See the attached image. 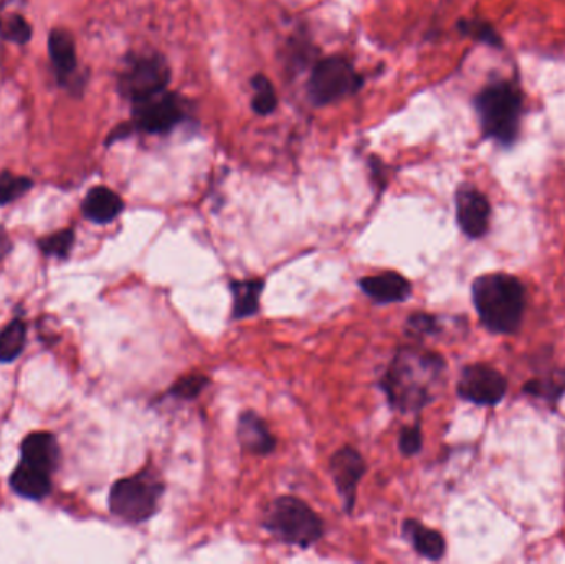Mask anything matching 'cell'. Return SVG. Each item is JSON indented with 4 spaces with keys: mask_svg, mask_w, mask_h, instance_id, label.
I'll return each mask as SVG.
<instances>
[{
    "mask_svg": "<svg viewBox=\"0 0 565 564\" xmlns=\"http://www.w3.org/2000/svg\"><path fill=\"white\" fill-rule=\"evenodd\" d=\"M447 363L434 351L402 348L384 374L380 388L387 401L403 414L418 412L437 398Z\"/></svg>",
    "mask_w": 565,
    "mask_h": 564,
    "instance_id": "1",
    "label": "cell"
},
{
    "mask_svg": "<svg viewBox=\"0 0 565 564\" xmlns=\"http://www.w3.org/2000/svg\"><path fill=\"white\" fill-rule=\"evenodd\" d=\"M473 305L479 322L494 335H513L523 325L526 288L514 275H479L472 285Z\"/></svg>",
    "mask_w": 565,
    "mask_h": 564,
    "instance_id": "2",
    "label": "cell"
},
{
    "mask_svg": "<svg viewBox=\"0 0 565 564\" xmlns=\"http://www.w3.org/2000/svg\"><path fill=\"white\" fill-rule=\"evenodd\" d=\"M475 108L482 135L488 139L506 148L517 141L524 98L516 84L500 80L487 85L476 95Z\"/></svg>",
    "mask_w": 565,
    "mask_h": 564,
    "instance_id": "3",
    "label": "cell"
},
{
    "mask_svg": "<svg viewBox=\"0 0 565 564\" xmlns=\"http://www.w3.org/2000/svg\"><path fill=\"white\" fill-rule=\"evenodd\" d=\"M263 526L269 535L291 547L310 548L325 535L321 516L297 497H278L263 515Z\"/></svg>",
    "mask_w": 565,
    "mask_h": 564,
    "instance_id": "4",
    "label": "cell"
},
{
    "mask_svg": "<svg viewBox=\"0 0 565 564\" xmlns=\"http://www.w3.org/2000/svg\"><path fill=\"white\" fill-rule=\"evenodd\" d=\"M166 485L151 468L114 481L110 490V512L126 523L148 522L163 499Z\"/></svg>",
    "mask_w": 565,
    "mask_h": 564,
    "instance_id": "5",
    "label": "cell"
},
{
    "mask_svg": "<svg viewBox=\"0 0 565 564\" xmlns=\"http://www.w3.org/2000/svg\"><path fill=\"white\" fill-rule=\"evenodd\" d=\"M362 87V78L349 60L342 57H328L321 60L311 73L310 98L317 106L335 103Z\"/></svg>",
    "mask_w": 565,
    "mask_h": 564,
    "instance_id": "6",
    "label": "cell"
},
{
    "mask_svg": "<svg viewBox=\"0 0 565 564\" xmlns=\"http://www.w3.org/2000/svg\"><path fill=\"white\" fill-rule=\"evenodd\" d=\"M170 80L171 70L164 57H138L121 73L120 91L136 103L166 91Z\"/></svg>",
    "mask_w": 565,
    "mask_h": 564,
    "instance_id": "7",
    "label": "cell"
},
{
    "mask_svg": "<svg viewBox=\"0 0 565 564\" xmlns=\"http://www.w3.org/2000/svg\"><path fill=\"white\" fill-rule=\"evenodd\" d=\"M463 401L476 405H497L507 392V379L490 364H468L460 374L456 386Z\"/></svg>",
    "mask_w": 565,
    "mask_h": 564,
    "instance_id": "8",
    "label": "cell"
},
{
    "mask_svg": "<svg viewBox=\"0 0 565 564\" xmlns=\"http://www.w3.org/2000/svg\"><path fill=\"white\" fill-rule=\"evenodd\" d=\"M184 106L174 93L154 95L135 103V126L149 135H166L183 122Z\"/></svg>",
    "mask_w": 565,
    "mask_h": 564,
    "instance_id": "9",
    "label": "cell"
},
{
    "mask_svg": "<svg viewBox=\"0 0 565 564\" xmlns=\"http://www.w3.org/2000/svg\"><path fill=\"white\" fill-rule=\"evenodd\" d=\"M456 222L468 239L487 236L491 224V204L487 196L473 186H462L455 196Z\"/></svg>",
    "mask_w": 565,
    "mask_h": 564,
    "instance_id": "10",
    "label": "cell"
},
{
    "mask_svg": "<svg viewBox=\"0 0 565 564\" xmlns=\"http://www.w3.org/2000/svg\"><path fill=\"white\" fill-rule=\"evenodd\" d=\"M329 471L335 478L336 488L344 503L346 512L352 513L355 497H357L359 481H361L362 475L366 474V461L357 450L346 446L332 455Z\"/></svg>",
    "mask_w": 565,
    "mask_h": 564,
    "instance_id": "11",
    "label": "cell"
},
{
    "mask_svg": "<svg viewBox=\"0 0 565 564\" xmlns=\"http://www.w3.org/2000/svg\"><path fill=\"white\" fill-rule=\"evenodd\" d=\"M62 450L52 433H32L22 440L21 464L53 475L59 468Z\"/></svg>",
    "mask_w": 565,
    "mask_h": 564,
    "instance_id": "12",
    "label": "cell"
},
{
    "mask_svg": "<svg viewBox=\"0 0 565 564\" xmlns=\"http://www.w3.org/2000/svg\"><path fill=\"white\" fill-rule=\"evenodd\" d=\"M237 439L241 449L252 455H269L276 449V439L265 421L253 411H246L238 419Z\"/></svg>",
    "mask_w": 565,
    "mask_h": 564,
    "instance_id": "13",
    "label": "cell"
},
{
    "mask_svg": "<svg viewBox=\"0 0 565 564\" xmlns=\"http://www.w3.org/2000/svg\"><path fill=\"white\" fill-rule=\"evenodd\" d=\"M359 287L376 303L405 302L412 294V284L397 272H384L359 280Z\"/></svg>",
    "mask_w": 565,
    "mask_h": 564,
    "instance_id": "14",
    "label": "cell"
},
{
    "mask_svg": "<svg viewBox=\"0 0 565 564\" xmlns=\"http://www.w3.org/2000/svg\"><path fill=\"white\" fill-rule=\"evenodd\" d=\"M405 540L411 541L414 550L427 560L438 561L445 556L447 541L443 535L422 525L417 519H405L402 525Z\"/></svg>",
    "mask_w": 565,
    "mask_h": 564,
    "instance_id": "15",
    "label": "cell"
},
{
    "mask_svg": "<svg viewBox=\"0 0 565 564\" xmlns=\"http://www.w3.org/2000/svg\"><path fill=\"white\" fill-rule=\"evenodd\" d=\"M125 209V202L108 187H95L85 198L81 211L95 224H110Z\"/></svg>",
    "mask_w": 565,
    "mask_h": 564,
    "instance_id": "16",
    "label": "cell"
},
{
    "mask_svg": "<svg viewBox=\"0 0 565 564\" xmlns=\"http://www.w3.org/2000/svg\"><path fill=\"white\" fill-rule=\"evenodd\" d=\"M9 484L22 499L43 500L52 492V475L35 471L24 464H18L17 468L12 472Z\"/></svg>",
    "mask_w": 565,
    "mask_h": 564,
    "instance_id": "17",
    "label": "cell"
},
{
    "mask_svg": "<svg viewBox=\"0 0 565 564\" xmlns=\"http://www.w3.org/2000/svg\"><path fill=\"white\" fill-rule=\"evenodd\" d=\"M234 305H231V318L243 319L256 315L260 310V297H262L265 280L252 278V280H235L230 285Z\"/></svg>",
    "mask_w": 565,
    "mask_h": 564,
    "instance_id": "18",
    "label": "cell"
},
{
    "mask_svg": "<svg viewBox=\"0 0 565 564\" xmlns=\"http://www.w3.org/2000/svg\"><path fill=\"white\" fill-rule=\"evenodd\" d=\"M49 50L56 75L60 80H66L76 68L75 43L72 35L65 30H53L50 34Z\"/></svg>",
    "mask_w": 565,
    "mask_h": 564,
    "instance_id": "19",
    "label": "cell"
},
{
    "mask_svg": "<svg viewBox=\"0 0 565 564\" xmlns=\"http://www.w3.org/2000/svg\"><path fill=\"white\" fill-rule=\"evenodd\" d=\"M27 344V323L22 318L12 319L0 331V363H14Z\"/></svg>",
    "mask_w": 565,
    "mask_h": 564,
    "instance_id": "20",
    "label": "cell"
},
{
    "mask_svg": "<svg viewBox=\"0 0 565 564\" xmlns=\"http://www.w3.org/2000/svg\"><path fill=\"white\" fill-rule=\"evenodd\" d=\"M252 87L255 90V97L252 101L255 113L262 116L272 115L276 104H278V97H276L272 80L263 77V75H256V77H253Z\"/></svg>",
    "mask_w": 565,
    "mask_h": 564,
    "instance_id": "21",
    "label": "cell"
},
{
    "mask_svg": "<svg viewBox=\"0 0 565 564\" xmlns=\"http://www.w3.org/2000/svg\"><path fill=\"white\" fill-rule=\"evenodd\" d=\"M37 243L43 255L63 260L72 252L73 243H75V234H73L72 229L59 230V233L42 237Z\"/></svg>",
    "mask_w": 565,
    "mask_h": 564,
    "instance_id": "22",
    "label": "cell"
},
{
    "mask_svg": "<svg viewBox=\"0 0 565 564\" xmlns=\"http://www.w3.org/2000/svg\"><path fill=\"white\" fill-rule=\"evenodd\" d=\"M524 394L535 396L542 401L557 402L565 392V379L538 378L526 383L523 388Z\"/></svg>",
    "mask_w": 565,
    "mask_h": 564,
    "instance_id": "23",
    "label": "cell"
},
{
    "mask_svg": "<svg viewBox=\"0 0 565 564\" xmlns=\"http://www.w3.org/2000/svg\"><path fill=\"white\" fill-rule=\"evenodd\" d=\"M32 189V180L28 177L14 176L4 173L0 176V205L11 204Z\"/></svg>",
    "mask_w": 565,
    "mask_h": 564,
    "instance_id": "24",
    "label": "cell"
},
{
    "mask_svg": "<svg viewBox=\"0 0 565 564\" xmlns=\"http://www.w3.org/2000/svg\"><path fill=\"white\" fill-rule=\"evenodd\" d=\"M208 385L209 378H205L202 374H190V376L174 383L173 388L170 389V396L171 398L183 399V401H192V399L202 394Z\"/></svg>",
    "mask_w": 565,
    "mask_h": 564,
    "instance_id": "25",
    "label": "cell"
},
{
    "mask_svg": "<svg viewBox=\"0 0 565 564\" xmlns=\"http://www.w3.org/2000/svg\"><path fill=\"white\" fill-rule=\"evenodd\" d=\"M459 28L460 32L469 35V37L478 40V42L488 43V46L497 47V49L503 47V40H501L500 35H498V32L494 30L488 22L462 21L459 24Z\"/></svg>",
    "mask_w": 565,
    "mask_h": 564,
    "instance_id": "26",
    "label": "cell"
},
{
    "mask_svg": "<svg viewBox=\"0 0 565 564\" xmlns=\"http://www.w3.org/2000/svg\"><path fill=\"white\" fill-rule=\"evenodd\" d=\"M405 331L412 338L420 340L427 336H437L441 331V325L437 316L430 315V313H414L409 316Z\"/></svg>",
    "mask_w": 565,
    "mask_h": 564,
    "instance_id": "27",
    "label": "cell"
},
{
    "mask_svg": "<svg viewBox=\"0 0 565 564\" xmlns=\"http://www.w3.org/2000/svg\"><path fill=\"white\" fill-rule=\"evenodd\" d=\"M424 446V436H422L420 424L403 427L399 434V449L405 458L417 455Z\"/></svg>",
    "mask_w": 565,
    "mask_h": 564,
    "instance_id": "28",
    "label": "cell"
},
{
    "mask_svg": "<svg viewBox=\"0 0 565 564\" xmlns=\"http://www.w3.org/2000/svg\"><path fill=\"white\" fill-rule=\"evenodd\" d=\"M0 30L4 34L5 39L12 42L25 43L28 42L32 35L30 25L21 15H12L4 24H0Z\"/></svg>",
    "mask_w": 565,
    "mask_h": 564,
    "instance_id": "29",
    "label": "cell"
},
{
    "mask_svg": "<svg viewBox=\"0 0 565 564\" xmlns=\"http://www.w3.org/2000/svg\"><path fill=\"white\" fill-rule=\"evenodd\" d=\"M12 249V242L11 239H9L8 233H5L2 227H0V262L5 259V256L9 255V252H11Z\"/></svg>",
    "mask_w": 565,
    "mask_h": 564,
    "instance_id": "30",
    "label": "cell"
}]
</instances>
